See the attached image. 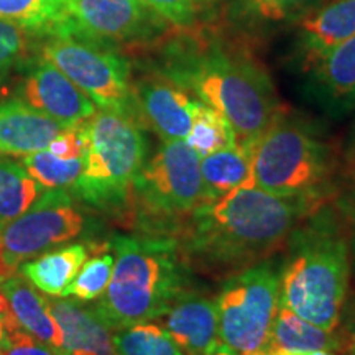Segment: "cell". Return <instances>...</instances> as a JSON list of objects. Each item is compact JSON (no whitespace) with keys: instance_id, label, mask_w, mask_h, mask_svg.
Segmentation results:
<instances>
[{"instance_id":"obj_1","label":"cell","mask_w":355,"mask_h":355,"mask_svg":"<svg viewBox=\"0 0 355 355\" xmlns=\"http://www.w3.org/2000/svg\"><path fill=\"white\" fill-rule=\"evenodd\" d=\"M319 206L298 196L237 188L198 206L176 239L191 270L225 279L283 250L293 229Z\"/></svg>"},{"instance_id":"obj_2","label":"cell","mask_w":355,"mask_h":355,"mask_svg":"<svg viewBox=\"0 0 355 355\" xmlns=\"http://www.w3.org/2000/svg\"><path fill=\"white\" fill-rule=\"evenodd\" d=\"M157 69L183 86L232 127L237 146L248 150L282 112L272 79L241 44L199 30L168 35Z\"/></svg>"},{"instance_id":"obj_3","label":"cell","mask_w":355,"mask_h":355,"mask_svg":"<svg viewBox=\"0 0 355 355\" xmlns=\"http://www.w3.org/2000/svg\"><path fill=\"white\" fill-rule=\"evenodd\" d=\"M279 261V304L326 331L339 327L350 277L349 232L321 204L293 229Z\"/></svg>"},{"instance_id":"obj_4","label":"cell","mask_w":355,"mask_h":355,"mask_svg":"<svg viewBox=\"0 0 355 355\" xmlns=\"http://www.w3.org/2000/svg\"><path fill=\"white\" fill-rule=\"evenodd\" d=\"M110 283L94 308L112 332L158 321L191 290V266L176 237L157 234L114 235Z\"/></svg>"},{"instance_id":"obj_5","label":"cell","mask_w":355,"mask_h":355,"mask_svg":"<svg viewBox=\"0 0 355 355\" xmlns=\"http://www.w3.org/2000/svg\"><path fill=\"white\" fill-rule=\"evenodd\" d=\"M248 152L250 175L243 188L324 204L334 176V159L329 146L308 123L282 110Z\"/></svg>"},{"instance_id":"obj_6","label":"cell","mask_w":355,"mask_h":355,"mask_svg":"<svg viewBox=\"0 0 355 355\" xmlns=\"http://www.w3.org/2000/svg\"><path fill=\"white\" fill-rule=\"evenodd\" d=\"M202 202L201 158L186 140H171L133 178L125 209L144 234L176 237Z\"/></svg>"},{"instance_id":"obj_7","label":"cell","mask_w":355,"mask_h":355,"mask_svg":"<svg viewBox=\"0 0 355 355\" xmlns=\"http://www.w3.org/2000/svg\"><path fill=\"white\" fill-rule=\"evenodd\" d=\"M86 137L84 170L71 189L94 209L121 211L133 178L145 165L141 125L128 114L99 109L86 121Z\"/></svg>"},{"instance_id":"obj_8","label":"cell","mask_w":355,"mask_h":355,"mask_svg":"<svg viewBox=\"0 0 355 355\" xmlns=\"http://www.w3.org/2000/svg\"><path fill=\"white\" fill-rule=\"evenodd\" d=\"M219 339L239 355H266L279 306V265L268 259L225 278L217 295Z\"/></svg>"},{"instance_id":"obj_9","label":"cell","mask_w":355,"mask_h":355,"mask_svg":"<svg viewBox=\"0 0 355 355\" xmlns=\"http://www.w3.org/2000/svg\"><path fill=\"white\" fill-rule=\"evenodd\" d=\"M40 56L68 76L96 107L135 117L130 63L115 48L73 35H53L44 37Z\"/></svg>"},{"instance_id":"obj_10","label":"cell","mask_w":355,"mask_h":355,"mask_svg":"<svg viewBox=\"0 0 355 355\" xmlns=\"http://www.w3.org/2000/svg\"><path fill=\"white\" fill-rule=\"evenodd\" d=\"M84 227L86 219L66 189H48L0 229V282L13 277L26 260L78 237Z\"/></svg>"},{"instance_id":"obj_11","label":"cell","mask_w":355,"mask_h":355,"mask_svg":"<svg viewBox=\"0 0 355 355\" xmlns=\"http://www.w3.org/2000/svg\"><path fill=\"white\" fill-rule=\"evenodd\" d=\"M73 35L110 48L162 42L173 26L141 0H68Z\"/></svg>"},{"instance_id":"obj_12","label":"cell","mask_w":355,"mask_h":355,"mask_svg":"<svg viewBox=\"0 0 355 355\" xmlns=\"http://www.w3.org/2000/svg\"><path fill=\"white\" fill-rule=\"evenodd\" d=\"M135 117L163 141L186 140L199 99L159 69H150L132 79Z\"/></svg>"},{"instance_id":"obj_13","label":"cell","mask_w":355,"mask_h":355,"mask_svg":"<svg viewBox=\"0 0 355 355\" xmlns=\"http://www.w3.org/2000/svg\"><path fill=\"white\" fill-rule=\"evenodd\" d=\"M21 101L64 127L78 125L96 114V104L56 66L40 56L20 89Z\"/></svg>"},{"instance_id":"obj_14","label":"cell","mask_w":355,"mask_h":355,"mask_svg":"<svg viewBox=\"0 0 355 355\" xmlns=\"http://www.w3.org/2000/svg\"><path fill=\"white\" fill-rule=\"evenodd\" d=\"M158 321L186 355H209L220 344L216 301L201 293H183Z\"/></svg>"},{"instance_id":"obj_15","label":"cell","mask_w":355,"mask_h":355,"mask_svg":"<svg viewBox=\"0 0 355 355\" xmlns=\"http://www.w3.org/2000/svg\"><path fill=\"white\" fill-rule=\"evenodd\" d=\"M355 35V0H326L298 21L303 68Z\"/></svg>"},{"instance_id":"obj_16","label":"cell","mask_w":355,"mask_h":355,"mask_svg":"<svg viewBox=\"0 0 355 355\" xmlns=\"http://www.w3.org/2000/svg\"><path fill=\"white\" fill-rule=\"evenodd\" d=\"M64 125L30 107L21 99L0 102V153L10 157L48 148V145L64 130Z\"/></svg>"},{"instance_id":"obj_17","label":"cell","mask_w":355,"mask_h":355,"mask_svg":"<svg viewBox=\"0 0 355 355\" xmlns=\"http://www.w3.org/2000/svg\"><path fill=\"white\" fill-rule=\"evenodd\" d=\"M50 309L63 332L61 355H115L112 329L94 306L58 300L50 301Z\"/></svg>"},{"instance_id":"obj_18","label":"cell","mask_w":355,"mask_h":355,"mask_svg":"<svg viewBox=\"0 0 355 355\" xmlns=\"http://www.w3.org/2000/svg\"><path fill=\"white\" fill-rule=\"evenodd\" d=\"M0 293L6 296L12 316L21 331L43 343L48 347L63 354V332L51 314L50 301L21 277H13L0 282Z\"/></svg>"},{"instance_id":"obj_19","label":"cell","mask_w":355,"mask_h":355,"mask_svg":"<svg viewBox=\"0 0 355 355\" xmlns=\"http://www.w3.org/2000/svg\"><path fill=\"white\" fill-rule=\"evenodd\" d=\"M345 349L347 345L339 329L326 331L300 318L283 304L278 306L266 355L311 352V350H332V352L344 354Z\"/></svg>"},{"instance_id":"obj_20","label":"cell","mask_w":355,"mask_h":355,"mask_svg":"<svg viewBox=\"0 0 355 355\" xmlns=\"http://www.w3.org/2000/svg\"><path fill=\"white\" fill-rule=\"evenodd\" d=\"M318 94L332 105L355 102V35L306 66Z\"/></svg>"},{"instance_id":"obj_21","label":"cell","mask_w":355,"mask_h":355,"mask_svg":"<svg viewBox=\"0 0 355 355\" xmlns=\"http://www.w3.org/2000/svg\"><path fill=\"white\" fill-rule=\"evenodd\" d=\"M89 255V248L83 243H74L60 250L44 252L33 261H25L20 273L48 296L63 298V293Z\"/></svg>"},{"instance_id":"obj_22","label":"cell","mask_w":355,"mask_h":355,"mask_svg":"<svg viewBox=\"0 0 355 355\" xmlns=\"http://www.w3.org/2000/svg\"><path fill=\"white\" fill-rule=\"evenodd\" d=\"M0 19L37 37L61 35L69 24L68 0H0Z\"/></svg>"},{"instance_id":"obj_23","label":"cell","mask_w":355,"mask_h":355,"mask_svg":"<svg viewBox=\"0 0 355 355\" xmlns=\"http://www.w3.org/2000/svg\"><path fill=\"white\" fill-rule=\"evenodd\" d=\"M250 175V152L242 146H229L202 158L201 176L204 202L216 201L230 191L243 188Z\"/></svg>"},{"instance_id":"obj_24","label":"cell","mask_w":355,"mask_h":355,"mask_svg":"<svg viewBox=\"0 0 355 355\" xmlns=\"http://www.w3.org/2000/svg\"><path fill=\"white\" fill-rule=\"evenodd\" d=\"M43 189L19 163L0 159V229L28 211Z\"/></svg>"},{"instance_id":"obj_25","label":"cell","mask_w":355,"mask_h":355,"mask_svg":"<svg viewBox=\"0 0 355 355\" xmlns=\"http://www.w3.org/2000/svg\"><path fill=\"white\" fill-rule=\"evenodd\" d=\"M112 344L115 355H186L168 336L165 327L153 321L115 331Z\"/></svg>"},{"instance_id":"obj_26","label":"cell","mask_w":355,"mask_h":355,"mask_svg":"<svg viewBox=\"0 0 355 355\" xmlns=\"http://www.w3.org/2000/svg\"><path fill=\"white\" fill-rule=\"evenodd\" d=\"M326 0H230V13L248 24L298 21Z\"/></svg>"},{"instance_id":"obj_27","label":"cell","mask_w":355,"mask_h":355,"mask_svg":"<svg viewBox=\"0 0 355 355\" xmlns=\"http://www.w3.org/2000/svg\"><path fill=\"white\" fill-rule=\"evenodd\" d=\"M186 144L199 155V158L219 152L222 148L237 146L232 127L217 110L209 105L198 102L193 115V125L189 135L186 137Z\"/></svg>"},{"instance_id":"obj_28","label":"cell","mask_w":355,"mask_h":355,"mask_svg":"<svg viewBox=\"0 0 355 355\" xmlns=\"http://www.w3.org/2000/svg\"><path fill=\"white\" fill-rule=\"evenodd\" d=\"M21 166L44 189L73 188L84 170V158L64 159L55 157L50 150H40L21 159Z\"/></svg>"},{"instance_id":"obj_29","label":"cell","mask_w":355,"mask_h":355,"mask_svg":"<svg viewBox=\"0 0 355 355\" xmlns=\"http://www.w3.org/2000/svg\"><path fill=\"white\" fill-rule=\"evenodd\" d=\"M115 259L107 250L97 252L91 260L84 261L76 278L69 283L63 293V298L74 296L81 301H92L101 298L107 290L112 278Z\"/></svg>"},{"instance_id":"obj_30","label":"cell","mask_w":355,"mask_h":355,"mask_svg":"<svg viewBox=\"0 0 355 355\" xmlns=\"http://www.w3.org/2000/svg\"><path fill=\"white\" fill-rule=\"evenodd\" d=\"M37 35L0 19V83L32 56Z\"/></svg>"},{"instance_id":"obj_31","label":"cell","mask_w":355,"mask_h":355,"mask_svg":"<svg viewBox=\"0 0 355 355\" xmlns=\"http://www.w3.org/2000/svg\"><path fill=\"white\" fill-rule=\"evenodd\" d=\"M165 19L173 28H194L209 0H141Z\"/></svg>"},{"instance_id":"obj_32","label":"cell","mask_w":355,"mask_h":355,"mask_svg":"<svg viewBox=\"0 0 355 355\" xmlns=\"http://www.w3.org/2000/svg\"><path fill=\"white\" fill-rule=\"evenodd\" d=\"M46 150H50L55 157L64 159L84 158L87 150L86 121L78 123V125L66 127L64 130L48 145Z\"/></svg>"},{"instance_id":"obj_33","label":"cell","mask_w":355,"mask_h":355,"mask_svg":"<svg viewBox=\"0 0 355 355\" xmlns=\"http://www.w3.org/2000/svg\"><path fill=\"white\" fill-rule=\"evenodd\" d=\"M2 355H60L48 345L35 339L25 331H17L10 337V344L3 350Z\"/></svg>"},{"instance_id":"obj_34","label":"cell","mask_w":355,"mask_h":355,"mask_svg":"<svg viewBox=\"0 0 355 355\" xmlns=\"http://www.w3.org/2000/svg\"><path fill=\"white\" fill-rule=\"evenodd\" d=\"M20 331L19 324L12 316V311L8 308L6 296L0 293V350H6L10 344V337Z\"/></svg>"},{"instance_id":"obj_35","label":"cell","mask_w":355,"mask_h":355,"mask_svg":"<svg viewBox=\"0 0 355 355\" xmlns=\"http://www.w3.org/2000/svg\"><path fill=\"white\" fill-rule=\"evenodd\" d=\"M337 206H339V212L345 222V227H349L355 266V184L337 201Z\"/></svg>"},{"instance_id":"obj_36","label":"cell","mask_w":355,"mask_h":355,"mask_svg":"<svg viewBox=\"0 0 355 355\" xmlns=\"http://www.w3.org/2000/svg\"><path fill=\"white\" fill-rule=\"evenodd\" d=\"M339 326L340 329L339 327H337V329H339L340 334H343L347 349L350 345H355V296L349 301L347 304H345V308H343Z\"/></svg>"},{"instance_id":"obj_37","label":"cell","mask_w":355,"mask_h":355,"mask_svg":"<svg viewBox=\"0 0 355 355\" xmlns=\"http://www.w3.org/2000/svg\"><path fill=\"white\" fill-rule=\"evenodd\" d=\"M209 355H239V354H237V352H234L232 349L227 347V345L220 343L219 345H217V347H216L214 350H212V352H211Z\"/></svg>"},{"instance_id":"obj_38","label":"cell","mask_w":355,"mask_h":355,"mask_svg":"<svg viewBox=\"0 0 355 355\" xmlns=\"http://www.w3.org/2000/svg\"><path fill=\"white\" fill-rule=\"evenodd\" d=\"M300 355H339L332 350H311V352H300Z\"/></svg>"},{"instance_id":"obj_39","label":"cell","mask_w":355,"mask_h":355,"mask_svg":"<svg viewBox=\"0 0 355 355\" xmlns=\"http://www.w3.org/2000/svg\"><path fill=\"white\" fill-rule=\"evenodd\" d=\"M344 355H355V345H350V347L344 352Z\"/></svg>"}]
</instances>
